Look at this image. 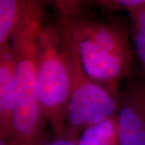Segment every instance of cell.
<instances>
[{
	"label": "cell",
	"mask_w": 145,
	"mask_h": 145,
	"mask_svg": "<svg viewBox=\"0 0 145 145\" xmlns=\"http://www.w3.org/2000/svg\"><path fill=\"white\" fill-rule=\"evenodd\" d=\"M20 10L10 43L16 59V106L11 145H44L46 119L37 88V52L44 27L45 0H19Z\"/></svg>",
	"instance_id": "cell-1"
},
{
	"label": "cell",
	"mask_w": 145,
	"mask_h": 145,
	"mask_svg": "<svg viewBox=\"0 0 145 145\" xmlns=\"http://www.w3.org/2000/svg\"><path fill=\"white\" fill-rule=\"evenodd\" d=\"M57 24L75 44L87 76L119 99V84L129 75L133 60L127 31L117 25L83 17L60 16Z\"/></svg>",
	"instance_id": "cell-2"
},
{
	"label": "cell",
	"mask_w": 145,
	"mask_h": 145,
	"mask_svg": "<svg viewBox=\"0 0 145 145\" xmlns=\"http://www.w3.org/2000/svg\"><path fill=\"white\" fill-rule=\"evenodd\" d=\"M71 77L67 50L58 26L45 25L39 38L37 88L41 112L54 137L67 136Z\"/></svg>",
	"instance_id": "cell-3"
},
{
	"label": "cell",
	"mask_w": 145,
	"mask_h": 145,
	"mask_svg": "<svg viewBox=\"0 0 145 145\" xmlns=\"http://www.w3.org/2000/svg\"><path fill=\"white\" fill-rule=\"evenodd\" d=\"M61 33L66 46L71 77L67 136L78 141L86 128L116 114L119 101L89 78L82 65L75 44L62 31Z\"/></svg>",
	"instance_id": "cell-4"
},
{
	"label": "cell",
	"mask_w": 145,
	"mask_h": 145,
	"mask_svg": "<svg viewBox=\"0 0 145 145\" xmlns=\"http://www.w3.org/2000/svg\"><path fill=\"white\" fill-rule=\"evenodd\" d=\"M16 106V59L10 42L0 46V140L10 142Z\"/></svg>",
	"instance_id": "cell-5"
},
{
	"label": "cell",
	"mask_w": 145,
	"mask_h": 145,
	"mask_svg": "<svg viewBox=\"0 0 145 145\" xmlns=\"http://www.w3.org/2000/svg\"><path fill=\"white\" fill-rule=\"evenodd\" d=\"M117 115L120 145H145L144 126L127 90L119 102Z\"/></svg>",
	"instance_id": "cell-6"
},
{
	"label": "cell",
	"mask_w": 145,
	"mask_h": 145,
	"mask_svg": "<svg viewBox=\"0 0 145 145\" xmlns=\"http://www.w3.org/2000/svg\"><path fill=\"white\" fill-rule=\"evenodd\" d=\"M78 145H120L117 114L86 128Z\"/></svg>",
	"instance_id": "cell-7"
},
{
	"label": "cell",
	"mask_w": 145,
	"mask_h": 145,
	"mask_svg": "<svg viewBox=\"0 0 145 145\" xmlns=\"http://www.w3.org/2000/svg\"><path fill=\"white\" fill-rule=\"evenodd\" d=\"M19 0H0V46L10 42L19 17Z\"/></svg>",
	"instance_id": "cell-8"
},
{
	"label": "cell",
	"mask_w": 145,
	"mask_h": 145,
	"mask_svg": "<svg viewBox=\"0 0 145 145\" xmlns=\"http://www.w3.org/2000/svg\"><path fill=\"white\" fill-rule=\"evenodd\" d=\"M127 12L133 27L135 51L145 72V4L131 9Z\"/></svg>",
	"instance_id": "cell-9"
},
{
	"label": "cell",
	"mask_w": 145,
	"mask_h": 145,
	"mask_svg": "<svg viewBox=\"0 0 145 145\" xmlns=\"http://www.w3.org/2000/svg\"><path fill=\"white\" fill-rule=\"evenodd\" d=\"M61 17H82L85 0H49Z\"/></svg>",
	"instance_id": "cell-10"
},
{
	"label": "cell",
	"mask_w": 145,
	"mask_h": 145,
	"mask_svg": "<svg viewBox=\"0 0 145 145\" xmlns=\"http://www.w3.org/2000/svg\"><path fill=\"white\" fill-rule=\"evenodd\" d=\"M135 102L145 128V83L130 86L127 89Z\"/></svg>",
	"instance_id": "cell-11"
},
{
	"label": "cell",
	"mask_w": 145,
	"mask_h": 145,
	"mask_svg": "<svg viewBox=\"0 0 145 145\" xmlns=\"http://www.w3.org/2000/svg\"><path fill=\"white\" fill-rule=\"evenodd\" d=\"M99 5L111 10H129L145 4V0H96Z\"/></svg>",
	"instance_id": "cell-12"
},
{
	"label": "cell",
	"mask_w": 145,
	"mask_h": 145,
	"mask_svg": "<svg viewBox=\"0 0 145 145\" xmlns=\"http://www.w3.org/2000/svg\"><path fill=\"white\" fill-rule=\"evenodd\" d=\"M44 145H78V141L68 137H54L53 140H48Z\"/></svg>",
	"instance_id": "cell-13"
}]
</instances>
